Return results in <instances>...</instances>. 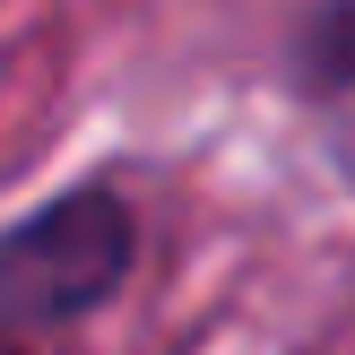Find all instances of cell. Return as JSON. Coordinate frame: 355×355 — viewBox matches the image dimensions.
I'll return each instance as SVG.
<instances>
[{
	"label": "cell",
	"mask_w": 355,
	"mask_h": 355,
	"mask_svg": "<svg viewBox=\"0 0 355 355\" xmlns=\"http://www.w3.org/2000/svg\"><path fill=\"white\" fill-rule=\"evenodd\" d=\"M139 269V208L113 182H69L0 225V347L104 312Z\"/></svg>",
	"instance_id": "6da1fadb"
},
{
	"label": "cell",
	"mask_w": 355,
	"mask_h": 355,
	"mask_svg": "<svg viewBox=\"0 0 355 355\" xmlns=\"http://www.w3.org/2000/svg\"><path fill=\"white\" fill-rule=\"evenodd\" d=\"M295 96L312 113H329V130L347 139L355 165V0H321L295 35Z\"/></svg>",
	"instance_id": "7a4b0ae2"
},
{
	"label": "cell",
	"mask_w": 355,
	"mask_h": 355,
	"mask_svg": "<svg viewBox=\"0 0 355 355\" xmlns=\"http://www.w3.org/2000/svg\"><path fill=\"white\" fill-rule=\"evenodd\" d=\"M0 355H17V347H0Z\"/></svg>",
	"instance_id": "3957f363"
}]
</instances>
